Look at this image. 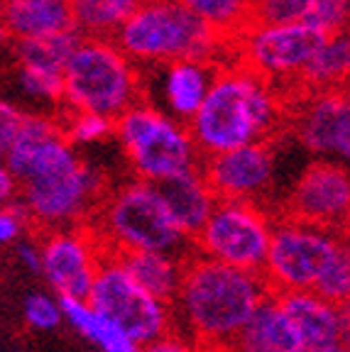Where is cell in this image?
I'll use <instances>...</instances> for the list:
<instances>
[{
	"label": "cell",
	"instance_id": "d4e9b609",
	"mask_svg": "<svg viewBox=\"0 0 350 352\" xmlns=\"http://www.w3.org/2000/svg\"><path fill=\"white\" fill-rule=\"evenodd\" d=\"M179 3L228 39H236L250 25L252 0H179Z\"/></svg>",
	"mask_w": 350,
	"mask_h": 352
},
{
	"label": "cell",
	"instance_id": "9a60e30c",
	"mask_svg": "<svg viewBox=\"0 0 350 352\" xmlns=\"http://www.w3.org/2000/svg\"><path fill=\"white\" fill-rule=\"evenodd\" d=\"M201 171L218 198L258 201L272 184L274 152L269 142H250L203 157Z\"/></svg>",
	"mask_w": 350,
	"mask_h": 352
},
{
	"label": "cell",
	"instance_id": "e575fe53",
	"mask_svg": "<svg viewBox=\"0 0 350 352\" xmlns=\"http://www.w3.org/2000/svg\"><path fill=\"white\" fill-rule=\"evenodd\" d=\"M145 352H196V350H194L186 340H181V338L169 336V333H167V336L147 342V345H145Z\"/></svg>",
	"mask_w": 350,
	"mask_h": 352
},
{
	"label": "cell",
	"instance_id": "7bdbcfd3",
	"mask_svg": "<svg viewBox=\"0 0 350 352\" xmlns=\"http://www.w3.org/2000/svg\"><path fill=\"white\" fill-rule=\"evenodd\" d=\"M348 342H350V340H348Z\"/></svg>",
	"mask_w": 350,
	"mask_h": 352
},
{
	"label": "cell",
	"instance_id": "d590c367",
	"mask_svg": "<svg viewBox=\"0 0 350 352\" xmlns=\"http://www.w3.org/2000/svg\"><path fill=\"white\" fill-rule=\"evenodd\" d=\"M17 198V182L12 176L10 166L6 164V160H0V206L12 204Z\"/></svg>",
	"mask_w": 350,
	"mask_h": 352
},
{
	"label": "cell",
	"instance_id": "74e56055",
	"mask_svg": "<svg viewBox=\"0 0 350 352\" xmlns=\"http://www.w3.org/2000/svg\"><path fill=\"white\" fill-rule=\"evenodd\" d=\"M340 314H343V323H345V340H350V298L345 303H340Z\"/></svg>",
	"mask_w": 350,
	"mask_h": 352
},
{
	"label": "cell",
	"instance_id": "ffe728a7",
	"mask_svg": "<svg viewBox=\"0 0 350 352\" xmlns=\"http://www.w3.org/2000/svg\"><path fill=\"white\" fill-rule=\"evenodd\" d=\"M157 186L162 191V196H165L174 220L189 237H194L201 230V226L211 215L214 206L218 204V196L214 193L211 184L206 182L201 166L174 176V179H167V182L157 184Z\"/></svg>",
	"mask_w": 350,
	"mask_h": 352
},
{
	"label": "cell",
	"instance_id": "7a4b0ae2",
	"mask_svg": "<svg viewBox=\"0 0 350 352\" xmlns=\"http://www.w3.org/2000/svg\"><path fill=\"white\" fill-rule=\"evenodd\" d=\"M285 120L279 88L240 61L218 66L196 116L186 122L203 157L250 142H269Z\"/></svg>",
	"mask_w": 350,
	"mask_h": 352
},
{
	"label": "cell",
	"instance_id": "b9f144b4",
	"mask_svg": "<svg viewBox=\"0 0 350 352\" xmlns=\"http://www.w3.org/2000/svg\"><path fill=\"white\" fill-rule=\"evenodd\" d=\"M345 91H348V96H350V83H348V86H345Z\"/></svg>",
	"mask_w": 350,
	"mask_h": 352
},
{
	"label": "cell",
	"instance_id": "ac0fdd59",
	"mask_svg": "<svg viewBox=\"0 0 350 352\" xmlns=\"http://www.w3.org/2000/svg\"><path fill=\"white\" fill-rule=\"evenodd\" d=\"M228 345L233 352H307L277 294L265 296Z\"/></svg>",
	"mask_w": 350,
	"mask_h": 352
},
{
	"label": "cell",
	"instance_id": "5bb4252c",
	"mask_svg": "<svg viewBox=\"0 0 350 352\" xmlns=\"http://www.w3.org/2000/svg\"><path fill=\"white\" fill-rule=\"evenodd\" d=\"M350 208V169L333 160H316L296 176L287 198V215L340 230Z\"/></svg>",
	"mask_w": 350,
	"mask_h": 352
},
{
	"label": "cell",
	"instance_id": "52a82bcc",
	"mask_svg": "<svg viewBox=\"0 0 350 352\" xmlns=\"http://www.w3.org/2000/svg\"><path fill=\"white\" fill-rule=\"evenodd\" d=\"M113 138L121 142L137 179L162 184L198 169L201 157L189 125L145 100L115 118Z\"/></svg>",
	"mask_w": 350,
	"mask_h": 352
},
{
	"label": "cell",
	"instance_id": "4dcf8cb0",
	"mask_svg": "<svg viewBox=\"0 0 350 352\" xmlns=\"http://www.w3.org/2000/svg\"><path fill=\"white\" fill-rule=\"evenodd\" d=\"M350 20V0H316L309 12L307 22L313 25L318 32L331 34L348 28Z\"/></svg>",
	"mask_w": 350,
	"mask_h": 352
},
{
	"label": "cell",
	"instance_id": "f1b7e54d",
	"mask_svg": "<svg viewBox=\"0 0 350 352\" xmlns=\"http://www.w3.org/2000/svg\"><path fill=\"white\" fill-rule=\"evenodd\" d=\"M316 0H252L250 22H301Z\"/></svg>",
	"mask_w": 350,
	"mask_h": 352
},
{
	"label": "cell",
	"instance_id": "5b68a950",
	"mask_svg": "<svg viewBox=\"0 0 350 352\" xmlns=\"http://www.w3.org/2000/svg\"><path fill=\"white\" fill-rule=\"evenodd\" d=\"M145 78L140 66L118 47L115 39L79 37L64 66L66 110H91L118 118L143 100Z\"/></svg>",
	"mask_w": 350,
	"mask_h": 352
},
{
	"label": "cell",
	"instance_id": "836d02e7",
	"mask_svg": "<svg viewBox=\"0 0 350 352\" xmlns=\"http://www.w3.org/2000/svg\"><path fill=\"white\" fill-rule=\"evenodd\" d=\"M15 245H17V259H20L22 267H25V270H30V272H37V274H39V270H42V250H39L37 242L22 240V237H20Z\"/></svg>",
	"mask_w": 350,
	"mask_h": 352
},
{
	"label": "cell",
	"instance_id": "4316f807",
	"mask_svg": "<svg viewBox=\"0 0 350 352\" xmlns=\"http://www.w3.org/2000/svg\"><path fill=\"white\" fill-rule=\"evenodd\" d=\"M313 292L318 296L338 303V306L350 298V242L345 237L340 240L338 250H336L326 272L321 274V279L316 281Z\"/></svg>",
	"mask_w": 350,
	"mask_h": 352
},
{
	"label": "cell",
	"instance_id": "3957f363",
	"mask_svg": "<svg viewBox=\"0 0 350 352\" xmlns=\"http://www.w3.org/2000/svg\"><path fill=\"white\" fill-rule=\"evenodd\" d=\"M267 294L269 286L260 272L238 270L201 254L184 264L174 303L194 338L228 345Z\"/></svg>",
	"mask_w": 350,
	"mask_h": 352
},
{
	"label": "cell",
	"instance_id": "8d00e7d4",
	"mask_svg": "<svg viewBox=\"0 0 350 352\" xmlns=\"http://www.w3.org/2000/svg\"><path fill=\"white\" fill-rule=\"evenodd\" d=\"M101 350H103V352H145V347L123 333V336H118L115 340H110L108 345L101 347Z\"/></svg>",
	"mask_w": 350,
	"mask_h": 352
},
{
	"label": "cell",
	"instance_id": "8992f818",
	"mask_svg": "<svg viewBox=\"0 0 350 352\" xmlns=\"http://www.w3.org/2000/svg\"><path fill=\"white\" fill-rule=\"evenodd\" d=\"M108 252H169L184 257L192 237L174 220L157 184L137 179L113 191L99 208Z\"/></svg>",
	"mask_w": 350,
	"mask_h": 352
},
{
	"label": "cell",
	"instance_id": "f35d334b",
	"mask_svg": "<svg viewBox=\"0 0 350 352\" xmlns=\"http://www.w3.org/2000/svg\"><path fill=\"white\" fill-rule=\"evenodd\" d=\"M340 230H343V237L350 242V208H348V213H345V218H343V226H340Z\"/></svg>",
	"mask_w": 350,
	"mask_h": 352
},
{
	"label": "cell",
	"instance_id": "484cf974",
	"mask_svg": "<svg viewBox=\"0 0 350 352\" xmlns=\"http://www.w3.org/2000/svg\"><path fill=\"white\" fill-rule=\"evenodd\" d=\"M113 130H115V118L91 113V110H69L66 122L61 125L64 138L74 147L105 142L108 138H113Z\"/></svg>",
	"mask_w": 350,
	"mask_h": 352
},
{
	"label": "cell",
	"instance_id": "e0dca14e",
	"mask_svg": "<svg viewBox=\"0 0 350 352\" xmlns=\"http://www.w3.org/2000/svg\"><path fill=\"white\" fill-rule=\"evenodd\" d=\"M157 72V94L162 110L181 122H189L201 108L208 88L214 83L218 64L198 59H179L152 66Z\"/></svg>",
	"mask_w": 350,
	"mask_h": 352
},
{
	"label": "cell",
	"instance_id": "60d3db41",
	"mask_svg": "<svg viewBox=\"0 0 350 352\" xmlns=\"http://www.w3.org/2000/svg\"><path fill=\"white\" fill-rule=\"evenodd\" d=\"M8 39V30H6V25H3V20H0V44L6 42Z\"/></svg>",
	"mask_w": 350,
	"mask_h": 352
},
{
	"label": "cell",
	"instance_id": "44dd1931",
	"mask_svg": "<svg viewBox=\"0 0 350 352\" xmlns=\"http://www.w3.org/2000/svg\"><path fill=\"white\" fill-rule=\"evenodd\" d=\"M350 83V28L323 37L299 78L301 91H329Z\"/></svg>",
	"mask_w": 350,
	"mask_h": 352
},
{
	"label": "cell",
	"instance_id": "4fadbf2b",
	"mask_svg": "<svg viewBox=\"0 0 350 352\" xmlns=\"http://www.w3.org/2000/svg\"><path fill=\"white\" fill-rule=\"evenodd\" d=\"M42 270L39 274L61 298H86L93 276L103 259L101 242L81 228H54L39 245Z\"/></svg>",
	"mask_w": 350,
	"mask_h": 352
},
{
	"label": "cell",
	"instance_id": "d6a6232c",
	"mask_svg": "<svg viewBox=\"0 0 350 352\" xmlns=\"http://www.w3.org/2000/svg\"><path fill=\"white\" fill-rule=\"evenodd\" d=\"M22 120H25V110L0 96V160H6L8 149L12 147L22 127Z\"/></svg>",
	"mask_w": 350,
	"mask_h": 352
},
{
	"label": "cell",
	"instance_id": "277c9868",
	"mask_svg": "<svg viewBox=\"0 0 350 352\" xmlns=\"http://www.w3.org/2000/svg\"><path fill=\"white\" fill-rule=\"evenodd\" d=\"M115 42L137 66L150 69L179 59L218 64L233 50V39L216 32L179 0H143Z\"/></svg>",
	"mask_w": 350,
	"mask_h": 352
},
{
	"label": "cell",
	"instance_id": "2e32d148",
	"mask_svg": "<svg viewBox=\"0 0 350 352\" xmlns=\"http://www.w3.org/2000/svg\"><path fill=\"white\" fill-rule=\"evenodd\" d=\"M277 296L307 352H329L345 342V323L338 303L318 296L316 292H287Z\"/></svg>",
	"mask_w": 350,
	"mask_h": 352
},
{
	"label": "cell",
	"instance_id": "603a6c76",
	"mask_svg": "<svg viewBox=\"0 0 350 352\" xmlns=\"http://www.w3.org/2000/svg\"><path fill=\"white\" fill-rule=\"evenodd\" d=\"M143 0H69L74 30L81 37L115 39Z\"/></svg>",
	"mask_w": 350,
	"mask_h": 352
},
{
	"label": "cell",
	"instance_id": "30bf717a",
	"mask_svg": "<svg viewBox=\"0 0 350 352\" xmlns=\"http://www.w3.org/2000/svg\"><path fill=\"white\" fill-rule=\"evenodd\" d=\"M272 220L255 201L218 198L211 215L194 235L203 257L238 270L262 272L272 240Z\"/></svg>",
	"mask_w": 350,
	"mask_h": 352
},
{
	"label": "cell",
	"instance_id": "7c38bea8",
	"mask_svg": "<svg viewBox=\"0 0 350 352\" xmlns=\"http://www.w3.org/2000/svg\"><path fill=\"white\" fill-rule=\"evenodd\" d=\"M296 105V140L316 157L350 169V96L345 88L304 91Z\"/></svg>",
	"mask_w": 350,
	"mask_h": 352
},
{
	"label": "cell",
	"instance_id": "f546056e",
	"mask_svg": "<svg viewBox=\"0 0 350 352\" xmlns=\"http://www.w3.org/2000/svg\"><path fill=\"white\" fill-rule=\"evenodd\" d=\"M22 316L32 325L34 330H54L64 320V311H61V298H54L44 292H34L25 298L22 306Z\"/></svg>",
	"mask_w": 350,
	"mask_h": 352
},
{
	"label": "cell",
	"instance_id": "1f68e13d",
	"mask_svg": "<svg viewBox=\"0 0 350 352\" xmlns=\"http://www.w3.org/2000/svg\"><path fill=\"white\" fill-rule=\"evenodd\" d=\"M28 213L20 206V201H12V204L0 206V248L6 245H15L22 235H25V228H28Z\"/></svg>",
	"mask_w": 350,
	"mask_h": 352
},
{
	"label": "cell",
	"instance_id": "7402d4cb",
	"mask_svg": "<svg viewBox=\"0 0 350 352\" xmlns=\"http://www.w3.org/2000/svg\"><path fill=\"white\" fill-rule=\"evenodd\" d=\"M125 270L152 296L172 303L179 292L184 262L169 252H121Z\"/></svg>",
	"mask_w": 350,
	"mask_h": 352
},
{
	"label": "cell",
	"instance_id": "d6986e66",
	"mask_svg": "<svg viewBox=\"0 0 350 352\" xmlns=\"http://www.w3.org/2000/svg\"><path fill=\"white\" fill-rule=\"evenodd\" d=\"M0 20L8 37L15 42L54 37L74 30L69 0H0Z\"/></svg>",
	"mask_w": 350,
	"mask_h": 352
},
{
	"label": "cell",
	"instance_id": "ba28073f",
	"mask_svg": "<svg viewBox=\"0 0 350 352\" xmlns=\"http://www.w3.org/2000/svg\"><path fill=\"white\" fill-rule=\"evenodd\" d=\"M340 240L343 237L331 228L313 226L291 215L277 220L262 267L269 292H313Z\"/></svg>",
	"mask_w": 350,
	"mask_h": 352
},
{
	"label": "cell",
	"instance_id": "9c48e42d",
	"mask_svg": "<svg viewBox=\"0 0 350 352\" xmlns=\"http://www.w3.org/2000/svg\"><path fill=\"white\" fill-rule=\"evenodd\" d=\"M86 298L143 347L169 333V303L137 284L118 252H108V257L101 259Z\"/></svg>",
	"mask_w": 350,
	"mask_h": 352
},
{
	"label": "cell",
	"instance_id": "ab89813d",
	"mask_svg": "<svg viewBox=\"0 0 350 352\" xmlns=\"http://www.w3.org/2000/svg\"><path fill=\"white\" fill-rule=\"evenodd\" d=\"M329 352H350V342H348V340L340 342L338 347H333V350H329Z\"/></svg>",
	"mask_w": 350,
	"mask_h": 352
},
{
	"label": "cell",
	"instance_id": "cb8c5ba5",
	"mask_svg": "<svg viewBox=\"0 0 350 352\" xmlns=\"http://www.w3.org/2000/svg\"><path fill=\"white\" fill-rule=\"evenodd\" d=\"M81 34L76 30L72 32H61L54 37H42V39H17L15 44V59L17 66H28V69H37V72L47 74H61L64 76L66 59L76 47Z\"/></svg>",
	"mask_w": 350,
	"mask_h": 352
},
{
	"label": "cell",
	"instance_id": "6da1fadb",
	"mask_svg": "<svg viewBox=\"0 0 350 352\" xmlns=\"http://www.w3.org/2000/svg\"><path fill=\"white\" fill-rule=\"evenodd\" d=\"M6 164L30 220L42 228L76 226L103 201V174L83 162L61 125L39 113H25Z\"/></svg>",
	"mask_w": 350,
	"mask_h": 352
},
{
	"label": "cell",
	"instance_id": "8fae6325",
	"mask_svg": "<svg viewBox=\"0 0 350 352\" xmlns=\"http://www.w3.org/2000/svg\"><path fill=\"white\" fill-rule=\"evenodd\" d=\"M326 34L307 20L301 22H250L236 39L238 61L267 78L269 83H299L313 52Z\"/></svg>",
	"mask_w": 350,
	"mask_h": 352
},
{
	"label": "cell",
	"instance_id": "83f0119b",
	"mask_svg": "<svg viewBox=\"0 0 350 352\" xmlns=\"http://www.w3.org/2000/svg\"><path fill=\"white\" fill-rule=\"evenodd\" d=\"M17 86L22 96L34 103H61L64 98V76L61 74H47L28 66H17Z\"/></svg>",
	"mask_w": 350,
	"mask_h": 352
}]
</instances>
